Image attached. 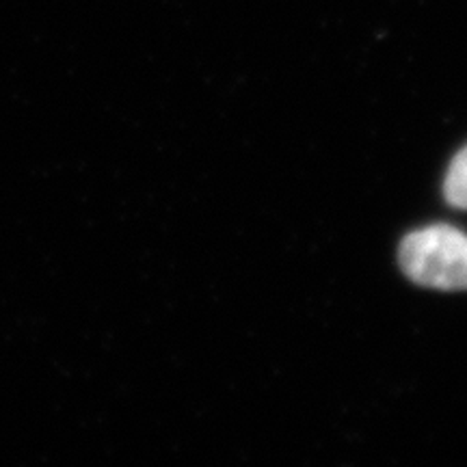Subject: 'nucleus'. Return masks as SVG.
<instances>
[{
  "mask_svg": "<svg viewBox=\"0 0 467 467\" xmlns=\"http://www.w3.org/2000/svg\"><path fill=\"white\" fill-rule=\"evenodd\" d=\"M443 197L451 206L467 210V145L454 156L443 180Z\"/></svg>",
  "mask_w": 467,
  "mask_h": 467,
  "instance_id": "2",
  "label": "nucleus"
},
{
  "mask_svg": "<svg viewBox=\"0 0 467 467\" xmlns=\"http://www.w3.org/2000/svg\"><path fill=\"white\" fill-rule=\"evenodd\" d=\"M400 268L413 284L435 290H467V234L431 225L402 238Z\"/></svg>",
  "mask_w": 467,
  "mask_h": 467,
  "instance_id": "1",
  "label": "nucleus"
}]
</instances>
